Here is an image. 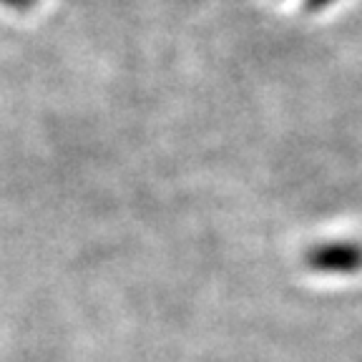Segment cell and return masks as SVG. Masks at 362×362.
Returning a JSON list of instances; mask_svg holds the SVG:
<instances>
[{"instance_id":"cell-1","label":"cell","mask_w":362,"mask_h":362,"mask_svg":"<svg viewBox=\"0 0 362 362\" xmlns=\"http://www.w3.org/2000/svg\"><path fill=\"white\" fill-rule=\"evenodd\" d=\"M305 264L320 274H355L362 269V244L352 239H334L307 249Z\"/></svg>"},{"instance_id":"cell-2","label":"cell","mask_w":362,"mask_h":362,"mask_svg":"<svg viewBox=\"0 0 362 362\" xmlns=\"http://www.w3.org/2000/svg\"><path fill=\"white\" fill-rule=\"evenodd\" d=\"M334 0H305V11L317 13V11H325V8L332 6Z\"/></svg>"},{"instance_id":"cell-3","label":"cell","mask_w":362,"mask_h":362,"mask_svg":"<svg viewBox=\"0 0 362 362\" xmlns=\"http://www.w3.org/2000/svg\"><path fill=\"white\" fill-rule=\"evenodd\" d=\"M3 6H8V8H18V11H25V8H30V6H35L38 0H0Z\"/></svg>"}]
</instances>
